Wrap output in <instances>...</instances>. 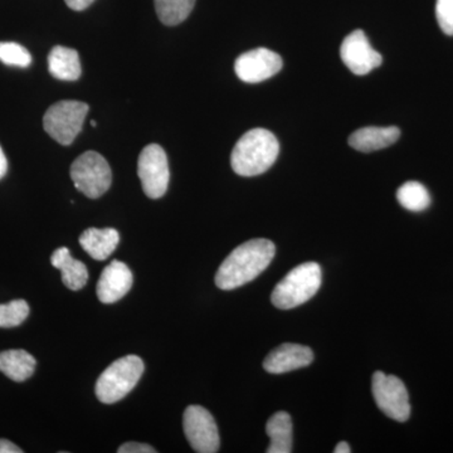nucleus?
I'll return each instance as SVG.
<instances>
[{"mask_svg":"<svg viewBox=\"0 0 453 453\" xmlns=\"http://www.w3.org/2000/svg\"><path fill=\"white\" fill-rule=\"evenodd\" d=\"M275 253V244L265 238L241 244L220 265L216 273V285L220 290H234L253 281L270 266Z\"/></svg>","mask_w":453,"mask_h":453,"instance_id":"f257e3e1","label":"nucleus"},{"mask_svg":"<svg viewBox=\"0 0 453 453\" xmlns=\"http://www.w3.org/2000/svg\"><path fill=\"white\" fill-rule=\"evenodd\" d=\"M280 153L279 140L271 131L253 129L238 140L231 155V165L241 177L264 174L275 164Z\"/></svg>","mask_w":453,"mask_h":453,"instance_id":"f03ea898","label":"nucleus"},{"mask_svg":"<svg viewBox=\"0 0 453 453\" xmlns=\"http://www.w3.org/2000/svg\"><path fill=\"white\" fill-rule=\"evenodd\" d=\"M323 282L321 267L316 262H306L291 270L277 283L271 303L277 309L290 310L308 303L315 296Z\"/></svg>","mask_w":453,"mask_h":453,"instance_id":"7ed1b4c3","label":"nucleus"},{"mask_svg":"<svg viewBox=\"0 0 453 453\" xmlns=\"http://www.w3.org/2000/svg\"><path fill=\"white\" fill-rule=\"evenodd\" d=\"M144 372V362L136 356H127L107 366L96 383L98 401L113 404L125 398Z\"/></svg>","mask_w":453,"mask_h":453,"instance_id":"20e7f679","label":"nucleus"},{"mask_svg":"<svg viewBox=\"0 0 453 453\" xmlns=\"http://www.w3.org/2000/svg\"><path fill=\"white\" fill-rule=\"evenodd\" d=\"M70 174L76 189L91 199L100 198L111 187V168L96 151L80 155L71 166Z\"/></svg>","mask_w":453,"mask_h":453,"instance_id":"39448f33","label":"nucleus"},{"mask_svg":"<svg viewBox=\"0 0 453 453\" xmlns=\"http://www.w3.org/2000/svg\"><path fill=\"white\" fill-rule=\"evenodd\" d=\"M88 110V104L80 101H59L53 104L44 113V130L59 144L71 145L81 133Z\"/></svg>","mask_w":453,"mask_h":453,"instance_id":"423d86ee","label":"nucleus"},{"mask_svg":"<svg viewBox=\"0 0 453 453\" xmlns=\"http://www.w3.org/2000/svg\"><path fill=\"white\" fill-rule=\"evenodd\" d=\"M372 392L378 408L387 417L396 422L408 421L411 416L410 395L398 377L375 372L372 378Z\"/></svg>","mask_w":453,"mask_h":453,"instance_id":"0eeeda50","label":"nucleus"},{"mask_svg":"<svg viewBox=\"0 0 453 453\" xmlns=\"http://www.w3.org/2000/svg\"><path fill=\"white\" fill-rule=\"evenodd\" d=\"M138 175L149 198L159 199L168 190L170 172L168 157L162 146L150 144L139 155Z\"/></svg>","mask_w":453,"mask_h":453,"instance_id":"6e6552de","label":"nucleus"},{"mask_svg":"<svg viewBox=\"0 0 453 453\" xmlns=\"http://www.w3.org/2000/svg\"><path fill=\"white\" fill-rule=\"evenodd\" d=\"M184 434L189 445L198 453L219 451V427L213 416L201 405H189L183 417Z\"/></svg>","mask_w":453,"mask_h":453,"instance_id":"1a4fd4ad","label":"nucleus"},{"mask_svg":"<svg viewBox=\"0 0 453 453\" xmlns=\"http://www.w3.org/2000/svg\"><path fill=\"white\" fill-rule=\"evenodd\" d=\"M340 57L349 70L357 76H365V74L372 73L383 62V57L372 49L362 29L351 32L342 41V47H340Z\"/></svg>","mask_w":453,"mask_h":453,"instance_id":"9d476101","label":"nucleus"},{"mask_svg":"<svg viewBox=\"0 0 453 453\" xmlns=\"http://www.w3.org/2000/svg\"><path fill=\"white\" fill-rule=\"evenodd\" d=\"M282 65L281 57L273 50L256 49L235 59L234 71L241 81L258 83L275 76Z\"/></svg>","mask_w":453,"mask_h":453,"instance_id":"9b49d317","label":"nucleus"},{"mask_svg":"<svg viewBox=\"0 0 453 453\" xmlns=\"http://www.w3.org/2000/svg\"><path fill=\"white\" fill-rule=\"evenodd\" d=\"M133 286V273L124 262L113 259L101 273L97 282V297L103 303L121 300Z\"/></svg>","mask_w":453,"mask_h":453,"instance_id":"f8f14e48","label":"nucleus"},{"mask_svg":"<svg viewBox=\"0 0 453 453\" xmlns=\"http://www.w3.org/2000/svg\"><path fill=\"white\" fill-rule=\"evenodd\" d=\"M314 362L311 349L300 344H282L271 351L264 362L265 371L271 374L285 372L305 368Z\"/></svg>","mask_w":453,"mask_h":453,"instance_id":"ddd939ff","label":"nucleus"},{"mask_svg":"<svg viewBox=\"0 0 453 453\" xmlns=\"http://www.w3.org/2000/svg\"><path fill=\"white\" fill-rule=\"evenodd\" d=\"M401 136V130L396 127H368L357 130L349 138V145L363 153L381 150L395 144Z\"/></svg>","mask_w":453,"mask_h":453,"instance_id":"4468645a","label":"nucleus"},{"mask_svg":"<svg viewBox=\"0 0 453 453\" xmlns=\"http://www.w3.org/2000/svg\"><path fill=\"white\" fill-rule=\"evenodd\" d=\"M50 264L57 270L61 271L62 282L70 290H81L88 281V267L83 262L74 259L65 247H61L53 252Z\"/></svg>","mask_w":453,"mask_h":453,"instance_id":"2eb2a0df","label":"nucleus"},{"mask_svg":"<svg viewBox=\"0 0 453 453\" xmlns=\"http://www.w3.org/2000/svg\"><path fill=\"white\" fill-rule=\"evenodd\" d=\"M120 234L113 228H88L80 235L82 249L97 261H104L115 251Z\"/></svg>","mask_w":453,"mask_h":453,"instance_id":"dca6fc26","label":"nucleus"},{"mask_svg":"<svg viewBox=\"0 0 453 453\" xmlns=\"http://www.w3.org/2000/svg\"><path fill=\"white\" fill-rule=\"evenodd\" d=\"M49 70L59 81H77L82 73L79 53L68 47H53L49 55Z\"/></svg>","mask_w":453,"mask_h":453,"instance_id":"f3484780","label":"nucleus"},{"mask_svg":"<svg viewBox=\"0 0 453 453\" xmlns=\"http://www.w3.org/2000/svg\"><path fill=\"white\" fill-rule=\"evenodd\" d=\"M35 365L37 362L35 357L22 349L0 353V372L7 375L9 380L14 381L28 380L35 372Z\"/></svg>","mask_w":453,"mask_h":453,"instance_id":"a211bd4d","label":"nucleus"},{"mask_svg":"<svg viewBox=\"0 0 453 453\" xmlns=\"http://www.w3.org/2000/svg\"><path fill=\"white\" fill-rule=\"evenodd\" d=\"M270 446L267 453L292 452V419L288 412H277L268 419L266 425Z\"/></svg>","mask_w":453,"mask_h":453,"instance_id":"6ab92c4d","label":"nucleus"},{"mask_svg":"<svg viewBox=\"0 0 453 453\" xmlns=\"http://www.w3.org/2000/svg\"><path fill=\"white\" fill-rule=\"evenodd\" d=\"M157 18L165 26H178L189 17L196 0H154Z\"/></svg>","mask_w":453,"mask_h":453,"instance_id":"aec40b11","label":"nucleus"},{"mask_svg":"<svg viewBox=\"0 0 453 453\" xmlns=\"http://www.w3.org/2000/svg\"><path fill=\"white\" fill-rule=\"evenodd\" d=\"M399 204L411 211H423L431 205V196L427 188L418 181H407L396 192Z\"/></svg>","mask_w":453,"mask_h":453,"instance_id":"412c9836","label":"nucleus"},{"mask_svg":"<svg viewBox=\"0 0 453 453\" xmlns=\"http://www.w3.org/2000/svg\"><path fill=\"white\" fill-rule=\"evenodd\" d=\"M29 305L25 300L0 303V327L19 326L28 318Z\"/></svg>","mask_w":453,"mask_h":453,"instance_id":"4be33fe9","label":"nucleus"},{"mask_svg":"<svg viewBox=\"0 0 453 453\" xmlns=\"http://www.w3.org/2000/svg\"><path fill=\"white\" fill-rule=\"evenodd\" d=\"M0 61L7 65L26 68L32 64L28 50L14 42H0Z\"/></svg>","mask_w":453,"mask_h":453,"instance_id":"5701e85b","label":"nucleus"},{"mask_svg":"<svg viewBox=\"0 0 453 453\" xmlns=\"http://www.w3.org/2000/svg\"><path fill=\"white\" fill-rule=\"evenodd\" d=\"M436 17L443 33L453 35V0H437Z\"/></svg>","mask_w":453,"mask_h":453,"instance_id":"b1692460","label":"nucleus"},{"mask_svg":"<svg viewBox=\"0 0 453 453\" xmlns=\"http://www.w3.org/2000/svg\"><path fill=\"white\" fill-rule=\"evenodd\" d=\"M119 453H155L157 449L145 443L129 442L119 447Z\"/></svg>","mask_w":453,"mask_h":453,"instance_id":"393cba45","label":"nucleus"},{"mask_svg":"<svg viewBox=\"0 0 453 453\" xmlns=\"http://www.w3.org/2000/svg\"><path fill=\"white\" fill-rule=\"evenodd\" d=\"M65 2L67 7L73 9V11L81 12L88 8L95 0H65Z\"/></svg>","mask_w":453,"mask_h":453,"instance_id":"a878e982","label":"nucleus"},{"mask_svg":"<svg viewBox=\"0 0 453 453\" xmlns=\"http://www.w3.org/2000/svg\"><path fill=\"white\" fill-rule=\"evenodd\" d=\"M22 449H19L14 443H12L8 440H0V453H22Z\"/></svg>","mask_w":453,"mask_h":453,"instance_id":"bb28decb","label":"nucleus"},{"mask_svg":"<svg viewBox=\"0 0 453 453\" xmlns=\"http://www.w3.org/2000/svg\"><path fill=\"white\" fill-rule=\"evenodd\" d=\"M8 172V160L0 146V179L4 178Z\"/></svg>","mask_w":453,"mask_h":453,"instance_id":"cd10ccee","label":"nucleus"},{"mask_svg":"<svg viewBox=\"0 0 453 453\" xmlns=\"http://www.w3.org/2000/svg\"><path fill=\"white\" fill-rule=\"evenodd\" d=\"M351 449L350 446L348 445V442L345 441H342L336 445L335 449H334V453H350Z\"/></svg>","mask_w":453,"mask_h":453,"instance_id":"c85d7f7f","label":"nucleus"},{"mask_svg":"<svg viewBox=\"0 0 453 453\" xmlns=\"http://www.w3.org/2000/svg\"><path fill=\"white\" fill-rule=\"evenodd\" d=\"M96 125H97V124H96V121H95V120H92V121H91V127H96Z\"/></svg>","mask_w":453,"mask_h":453,"instance_id":"c756f323","label":"nucleus"}]
</instances>
